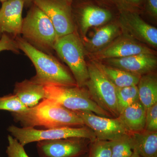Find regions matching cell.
Wrapping results in <instances>:
<instances>
[{
    "label": "cell",
    "instance_id": "obj_24",
    "mask_svg": "<svg viewBox=\"0 0 157 157\" xmlns=\"http://www.w3.org/2000/svg\"><path fill=\"white\" fill-rule=\"evenodd\" d=\"M28 108L14 94L0 97V110L20 113L25 111Z\"/></svg>",
    "mask_w": 157,
    "mask_h": 157
},
{
    "label": "cell",
    "instance_id": "obj_26",
    "mask_svg": "<svg viewBox=\"0 0 157 157\" xmlns=\"http://www.w3.org/2000/svg\"><path fill=\"white\" fill-rule=\"evenodd\" d=\"M8 146L6 152L8 157H29L26 152L24 147L11 135L8 136Z\"/></svg>",
    "mask_w": 157,
    "mask_h": 157
},
{
    "label": "cell",
    "instance_id": "obj_16",
    "mask_svg": "<svg viewBox=\"0 0 157 157\" xmlns=\"http://www.w3.org/2000/svg\"><path fill=\"white\" fill-rule=\"evenodd\" d=\"M13 94L28 108L33 107L45 98L44 85L35 83L30 79H25L14 85Z\"/></svg>",
    "mask_w": 157,
    "mask_h": 157
},
{
    "label": "cell",
    "instance_id": "obj_18",
    "mask_svg": "<svg viewBox=\"0 0 157 157\" xmlns=\"http://www.w3.org/2000/svg\"><path fill=\"white\" fill-rule=\"evenodd\" d=\"M132 149L141 157H157V132L130 133Z\"/></svg>",
    "mask_w": 157,
    "mask_h": 157
},
{
    "label": "cell",
    "instance_id": "obj_9",
    "mask_svg": "<svg viewBox=\"0 0 157 157\" xmlns=\"http://www.w3.org/2000/svg\"><path fill=\"white\" fill-rule=\"evenodd\" d=\"M33 3L50 20L58 38L75 32L71 5L61 0H33Z\"/></svg>",
    "mask_w": 157,
    "mask_h": 157
},
{
    "label": "cell",
    "instance_id": "obj_8",
    "mask_svg": "<svg viewBox=\"0 0 157 157\" xmlns=\"http://www.w3.org/2000/svg\"><path fill=\"white\" fill-rule=\"evenodd\" d=\"M91 140L81 137H71L37 142L39 157H81L88 152Z\"/></svg>",
    "mask_w": 157,
    "mask_h": 157
},
{
    "label": "cell",
    "instance_id": "obj_13",
    "mask_svg": "<svg viewBox=\"0 0 157 157\" xmlns=\"http://www.w3.org/2000/svg\"><path fill=\"white\" fill-rule=\"evenodd\" d=\"M124 28L132 37L154 47L157 46V29L145 22L134 11H124L121 16Z\"/></svg>",
    "mask_w": 157,
    "mask_h": 157
},
{
    "label": "cell",
    "instance_id": "obj_7",
    "mask_svg": "<svg viewBox=\"0 0 157 157\" xmlns=\"http://www.w3.org/2000/svg\"><path fill=\"white\" fill-rule=\"evenodd\" d=\"M11 136L23 146L32 142L71 137H81L92 140L96 139L94 132L86 126L60 127L38 130L34 128H18L11 125L8 128Z\"/></svg>",
    "mask_w": 157,
    "mask_h": 157
},
{
    "label": "cell",
    "instance_id": "obj_30",
    "mask_svg": "<svg viewBox=\"0 0 157 157\" xmlns=\"http://www.w3.org/2000/svg\"><path fill=\"white\" fill-rule=\"evenodd\" d=\"M121 2L128 6H137L140 5L143 0H121Z\"/></svg>",
    "mask_w": 157,
    "mask_h": 157
},
{
    "label": "cell",
    "instance_id": "obj_4",
    "mask_svg": "<svg viewBox=\"0 0 157 157\" xmlns=\"http://www.w3.org/2000/svg\"><path fill=\"white\" fill-rule=\"evenodd\" d=\"M45 98L51 99L72 111H87L104 117L112 118L101 109L85 87L48 84L44 85Z\"/></svg>",
    "mask_w": 157,
    "mask_h": 157
},
{
    "label": "cell",
    "instance_id": "obj_11",
    "mask_svg": "<svg viewBox=\"0 0 157 157\" xmlns=\"http://www.w3.org/2000/svg\"><path fill=\"white\" fill-rule=\"evenodd\" d=\"M23 0H8L0 8V39L3 35L15 40L21 36Z\"/></svg>",
    "mask_w": 157,
    "mask_h": 157
},
{
    "label": "cell",
    "instance_id": "obj_31",
    "mask_svg": "<svg viewBox=\"0 0 157 157\" xmlns=\"http://www.w3.org/2000/svg\"><path fill=\"white\" fill-rule=\"evenodd\" d=\"M23 1L24 2V6H25L26 8L30 7L33 2V0H23Z\"/></svg>",
    "mask_w": 157,
    "mask_h": 157
},
{
    "label": "cell",
    "instance_id": "obj_28",
    "mask_svg": "<svg viewBox=\"0 0 157 157\" xmlns=\"http://www.w3.org/2000/svg\"><path fill=\"white\" fill-rule=\"evenodd\" d=\"M4 51H10L16 54L20 52L16 41L6 35H3L0 39V52Z\"/></svg>",
    "mask_w": 157,
    "mask_h": 157
},
{
    "label": "cell",
    "instance_id": "obj_6",
    "mask_svg": "<svg viewBox=\"0 0 157 157\" xmlns=\"http://www.w3.org/2000/svg\"><path fill=\"white\" fill-rule=\"evenodd\" d=\"M89 79L86 83L90 96L101 109L112 118L119 115L117 87L113 84L96 62L87 63Z\"/></svg>",
    "mask_w": 157,
    "mask_h": 157
},
{
    "label": "cell",
    "instance_id": "obj_25",
    "mask_svg": "<svg viewBox=\"0 0 157 157\" xmlns=\"http://www.w3.org/2000/svg\"><path fill=\"white\" fill-rule=\"evenodd\" d=\"M109 141L96 139L90 143L88 157H111Z\"/></svg>",
    "mask_w": 157,
    "mask_h": 157
},
{
    "label": "cell",
    "instance_id": "obj_33",
    "mask_svg": "<svg viewBox=\"0 0 157 157\" xmlns=\"http://www.w3.org/2000/svg\"><path fill=\"white\" fill-rule=\"evenodd\" d=\"M61 1H63V2H67V3H68V4H70V5H71V4H72V3L73 2V1H74V0H61Z\"/></svg>",
    "mask_w": 157,
    "mask_h": 157
},
{
    "label": "cell",
    "instance_id": "obj_21",
    "mask_svg": "<svg viewBox=\"0 0 157 157\" xmlns=\"http://www.w3.org/2000/svg\"><path fill=\"white\" fill-rule=\"evenodd\" d=\"M118 32L117 26L110 24L97 31L89 41L90 47L93 50H100L106 47L113 39Z\"/></svg>",
    "mask_w": 157,
    "mask_h": 157
},
{
    "label": "cell",
    "instance_id": "obj_5",
    "mask_svg": "<svg viewBox=\"0 0 157 157\" xmlns=\"http://www.w3.org/2000/svg\"><path fill=\"white\" fill-rule=\"evenodd\" d=\"M84 47L76 32L59 37L55 44V52L67 65L79 87H84L89 79Z\"/></svg>",
    "mask_w": 157,
    "mask_h": 157
},
{
    "label": "cell",
    "instance_id": "obj_3",
    "mask_svg": "<svg viewBox=\"0 0 157 157\" xmlns=\"http://www.w3.org/2000/svg\"><path fill=\"white\" fill-rule=\"evenodd\" d=\"M23 18L21 36L34 48L51 55L58 39L52 22L39 7L33 3Z\"/></svg>",
    "mask_w": 157,
    "mask_h": 157
},
{
    "label": "cell",
    "instance_id": "obj_22",
    "mask_svg": "<svg viewBox=\"0 0 157 157\" xmlns=\"http://www.w3.org/2000/svg\"><path fill=\"white\" fill-rule=\"evenodd\" d=\"M111 157H130L133 154L130 133L109 141Z\"/></svg>",
    "mask_w": 157,
    "mask_h": 157
},
{
    "label": "cell",
    "instance_id": "obj_2",
    "mask_svg": "<svg viewBox=\"0 0 157 157\" xmlns=\"http://www.w3.org/2000/svg\"><path fill=\"white\" fill-rule=\"evenodd\" d=\"M15 40L20 50L30 59L36 69V75L30 79L31 81L42 85L77 86L72 74L53 55L34 48L21 36Z\"/></svg>",
    "mask_w": 157,
    "mask_h": 157
},
{
    "label": "cell",
    "instance_id": "obj_10",
    "mask_svg": "<svg viewBox=\"0 0 157 157\" xmlns=\"http://www.w3.org/2000/svg\"><path fill=\"white\" fill-rule=\"evenodd\" d=\"M83 121L86 126L94 132L96 139L110 141L129 134L118 117H104L87 111H74Z\"/></svg>",
    "mask_w": 157,
    "mask_h": 157
},
{
    "label": "cell",
    "instance_id": "obj_36",
    "mask_svg": "<svg viewBox=\"0 0 157 157\" xmlns=\"http://www.w3.org/2000/svg\"><path fill=\"white\" fill-rule=\"evenodd\" d=\"M81 157H88V153L86 154L85 155H84L83 156Z\"/></svg>",
    "mask_w": 157,
    "mask_h": 157
},
{
    "label": "cell",
    "instance_id": "obj_12",
    "mask_svg": "<svg viewBox=\"0 0 157 157\" xmlns=\"http://www.w3.org/2000/svg\"><path fill=\"white\" fill-rule=\"evenodd\" d=\"M141 54H155L154 51L131 38L118 39L93 56L98 59H108L127 57Z\"/></svg>",
    "mask_w": 157,
    "mask_h": 157
},
{
    "label": "cell",
    "instance_id": "obj_27",
    "mask_svg": "<svg viewBox=\"0 0 157 157\" xmlns=\"http://www.w3.org/2000/svg\"><path fill=\"white\" fill-rule=\"evenodd\" d=\"M144 130L157 132V103L146 109Z\"/></svg>",
    "mask_w": 157,
    "mask_h": 157
},
{
    "label": "cell",
    "instance_id": "obj_29",
    "mask_svg": "<svg viewBox=\"0 0 157 157\" xmlns=\"http://www.w3.org/2000/svg\"><path fill=\"white\" fill-rule=\"evenodd\" d=\"M147 11L154 17L157 16V0H146Z\"/></svg>",
    "mask_w": 157,
    "mask_h": 157
},
{
    "label": "cell",
    "instance_id": "obj_34",
    "mask_svg": "<svg viewBox=\"0 0 157 157\" xmlns=\"http://www.w3.org/2000/svg\"><path fill=\"white\" fill-rule=\"evenodd\" d=\"M107 1H109V2H116L117 0H107Z\"/></svg>",
    "mask_w": 157,
    "mask_h": 157
},
{
    "label": "cell",
    "instance_id": "obj_17",
    "mask_svg": "<svg viewBox=\"0 0 157 157\" xmlns=\"http://www.w3.org/2000/svg\"><path fill=\"white\" fill-rule=\"evenodd\" d=\"M146 109L139 101L125 108L118 117L128 133L144 130Z\"/></svg>",
    "mask_w": 157,
    "mask_h": 157
},
{
    "label": "cell",
    "instance_id": "obj_14",
    "mask_svg": "<svg viewBox=\"0 0 157 157\" xmlns=\"http://www.w3.org/2000/svg\"><path fill=\"white\" fill-rule=\"evenodd\" d=\"M106 61L109 66L140 76L153 73L157 65L156 57L151 54H141Z\"/></svg>",
    "mask_w": 157,
    "mask_h": 157
},
{
    "label": "cell",
    "instance_id": "obj_32",
    "mask_svg": "<svg viewBox=\"0 0 157 157\" xmlns=\"http://www.w3.org/2000/svg\"><path fill=\"white\" fill-rule=\"evenodd\" d=\"M130 157H141L140 155L138 154L137 152H136L134 151L133 152V154Z\"/></svg>",
    "mask_w": 157,
    "mask_h": 157
},
{
    "label": "cell",
    "instance_id": "obj_35",
    "mask_svg": "<svg viewBox=\"0 0 157 157\" xmlns=\"http://www.w3.org/2000/svg\"><path fill=\"white\" fill-rule=\"evenodd\" d=\"M7 1H8V0H0V2H1L2 3Z\"/></svg>",
    "mask_w": 157,
    "mask_h": 157
},
{
    "label": "cell",
    "instance_id": "obj_20",
    "mask_svg": "<svg viewBox=\"0 0 157 157\" xmlns=\"http://www.w3.org/2000/svg\"><path fill=\"white\" fill-rule=\"evenodd\" d=\"M99 67L116 87L122 88L137 85L140 76L97 62Z\"/></svg>",
    "mask_w": 157,
    "mask_h": 157
},
{
    "label": "cell",
    "instance_id": "obj_23",
    "mask_svg": "<svg viewBox=\"0 0 157 157\" xmlns=\"http://www.w3.org/2000/svg\"><path fill=\"white\" fill-rule=\"evenodd\" d=\"M117 98L120 114L127 107L139 101L137 85L117 87Z\"/></svg>",
    "mask_w": 157,
    "mask_h": 157
},
{
    "label": "cell",
    "instance_id": "obj_1",
    "mask_svg": "<svg viewBox=\"0 0 157 157\" xmlns=\"http://www.w3.org/2000/svg\"><path fill=\"white\" fill-rule=\"evenodd\" d=\"M14 121L23 128L42 127L46 129L60 127L86 126L81 117L74 111L55 101L44 98L33 107L20 113H11Z\"/></svg>",
    "mask_w": 157,
    "mask_h": 157
},
{
    "label": "cell",
    "instance_id": "obj_19",
    "mask_svg": "<svg viewBox=\"0 0 157 157\" xmlns=\"http://www.w3.org/2000/svg\"><path fill=\"white\" fill-rule=\"evenodd\" d=\"M137 87L139 101L145 109L157 103V78L154 72L140 76Z\"/></svg>",
    "mask_w": 157,
    "mask_h": 157
},
{
    "label": "cell",
    "instance_id": "obj_15",
    "mask_svg": "<svg viewBox=\"0 0 157 157\" xmlns=\"http://www.w3.org/2000/svg\"><path fill=\"white\" fill-rule=\"evenodd\" d=\"M78 10L77 16L82 36L86 35L90 28L106 23L112 17L109 10L92 5H86Z\"/></svg>",
    "mask_w": 157,
    "mask_h": 157
}]
</instances>
